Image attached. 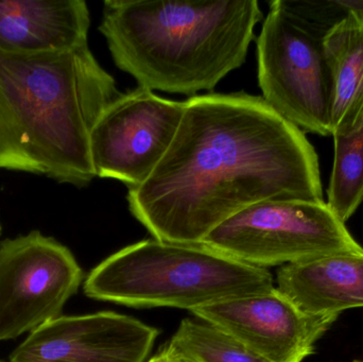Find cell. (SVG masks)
Instances as JSON below:
<instances>
[{"instance_id":"cell-13","label":"cell","mask_w":363,"mask_h":362,"mask_svg":"<svg viewBox=\"0 0 363 362\" xmlns=\"http://www.w3.org/2000/svg\"><path fill=\"white\" fill-rule=\"evenodd\" d=\"M333 79L332 136L363 125V23L352 16L324 36Z\"/></svg>"},{"instance_id":"cell-18","label":"cell","mask_w":363,"mask_h":362,"mask_svg":"<svg viewBox=\"0 0 363 362\" xmlns=\"http://www.w3.org/2000/svg\"><path fill=\"white\" fill-rule=\"evenodd\" d=\"M174 358H176V361H174V362H194L189 361V359L184 358V357H174Z\"/></svg>"},{"instance_id":"cell-17","label":"cell","mask_w":363,"mask_h":362,"mask_svg":"<svg viewBox=\"0 0 363 362\" xmlns=\"http://www.w3.org/2000/svg\"><path fill=\"white\" fill-rule=\"evenodd\" d=\"M174 361H176V358L172 356V352L166 346L157 356L153 357L148 362H174Z\"/></svg>"},{"instance_id":"cell-2","label":"cell","mask_w":363,"mask_h":362,"mask_svg":"<svg viewBox=\"0 0 363 362\" xmlns=\"http://www.w3.org/2000/svg\"><path fill=\"white\" fill-rule=\"evenodd\" d=\"M121 94L89 44L40 55L0 52V169L86 186L97 178L91 133Z\"/></svg>"},{"instance_id":"cell-1","label":"cell","mask_w":363,"mask_h":362,"mask_svg":"<svg viewBox=\"0 0 363 362\" xmlns=\"http://www.w3.org/2000/svg\"><path fill=\"white\" fill-rule=\"evenodd\" d=\"M127 200L155 239L202 244L253 204L324 202V196L319 159L304 132L260 96L241 91L186 100L169 148Z\"/></svg>"},{"instance_id":"cell-21","label":"cell","mask_w":363,"mask_h":362,"mask_svg":"<svg viewBox=\"0 0 363 362\" xmlns=\"http://www.w3.org/2000/svg\"><path fill=\"white\" fill-rule=\"evenodd\" d=\"M362 362H363V361H362Z\"/></svg>"},{"instance_id":"cell-8","label":"cell","mask_w":363,"mask_h":362,"mask_svg":"<svg viewBox=\"0 0 363 362\" xmlns=\"http://www.w3.org/2000/svg\"><path fill=\"white\" fill-rule=\"evenodd\" d=\"M185 101L138 86L121 94L98 119L91 136L96 176L140 186L152 174L178 131Z\"/></svg>"},{"instance_id":"cell-15","label":"cell","mask_w":363,"mask_h":362,"mask_svg":"<svg viewBox=\"0 0 363 362\" xmlns=\"http://www.w3.org/2000/svg\"><path fill=\"white\" fill-rule=\"evenodd\" d=\"M334 167L326 203L345 225L363 202V125L347 135L334 136Z\"/></svg>"},{"instance_id":"cell-3","label":"cell","mask_w":363,"mask_h":362,"mask_svg":"<svg viewBox=\"0 0 363 362\" xmlns=\"http://www.w3.org/2000/svg\"><path fill=\"white\" fill-rule=\"evenodd\" d=\"M262 16L256 0H106L99 31L138 86L194 97L245 63Z\"/></svg>"},{"instance_id":"cell-16","label":"cell","mask_w":363,"mask_h":362,"mask_svg":"<svg viewBox=\"0 0 363 362\" xmlns=\"http://www.w3.org/2000/svg\"><path fill=\"white\" fill-rule=\"evenodd\" d=\"M281 4L324 35L352 16L363 23V0H281Z\"/></svg>"},{"instance_id":"cell-5","label":"cell","mask_w":363,"mask_h":362,"mask_svg":"<svg viewBox=\"0 0 363 362\" xmlns=\"http://www.w3.org/2000/svg\"><path fill=\"white\" fill-rule=\"evenodd\" d=\"M202 244L264 269L328 255H363L362 247L325 201L253 204L218 225Z\"/></svg>"},{"instance_id":"cell-12","label":"cell","mask_w":363,"mask_h":362,"mask_svg":"<svg viewBox=\"0 0 363 362\" xmlns=\"http://www.w3.org/2000/svg\"><path fill=\"white\" fill-rule=\"evenodd\" d=\"M277 288L311 316L363 307V255L337 254L281 266Z\"/></svg>"},{"instance_id":"cell-4","label":"cell","mask_w":363,"mask_h":362,"mask_svg":"<svg viewBox=\"0 0 363 362\" xmlns=\"http://www.w3.org/2000/svg\"><path fill=\"white\" fill-rule=\"evenodd\" d=\"M273 288L268 269L241 263L204 244L155 238L104 259L91 270L83 287L87 297L99 301L189 312Z\"/></svg>"},{"instance_id":"cell-10","label":"cell","mask_w":363,"mask_h":362,"mask_svg":"<svg viewBox=\"0 0 363 362\" xmlns=\"http://www.w3.org/2000/svg\"><path fill=\"white\" fill-rule=\"evenodd\" d=\"M159 331L113 312L60 316L40 325L9 362H144Z\"/></svg>"},{"instance_id":"cell-19","label":"cell","mask_w":363,"mask_h":362,"mask_svg":"<svg viewBox=\"0 0 363 362\" xmlns=\"http://www.w3.org/2000/svg\"><path fill=\"white\" fill-rule=\"evenodd\" d=\"M0 235H1V225H0Z\"/></svg>"},{"instance_id":"cell-9","label":"cell","mask_w":363,"mask_h":362,"mask_svg":"<svg viewBox=\"0 0 363 362\" xmlns=\"http://www.w3.org/2000/svg\"><path fill=\"white\" fill-rule=\"evenodd\" d=\"M196 318L230 334L270 362H303L338 315L301 312L275 287L192 310Z\"/></svg>"},{"instance_id":"cell-7","label":"cell","mask_w":363,"mask_h":362,"mask_svg":"<svg viewBox=\"0 0 363 362\" xmlns=\"http://www.w3.org/2000/svg\"><path fill=\"white\" fill-rule=\"evenodd\" d=\"M83 271L67 247L32 231L0 242V341L62 316Z\"/></svg>"},{"instance_id":"cell-6","label":"cell","mask_w":363,"mask_h":362,"mask_svg":"<svg viewBox=\"0 0 363 362\" xmlns=\"http://www.w3.org/2000/svg\"><path fill=\"white\" fill-rule=\"evenodd\" d=\"M269 6L257 38L262 99L303 132L332 135L333 79L325 35L281 0Z\"/></svg>"},{"instance_id":"cell-14","label":"cell","mask_w":363,"mask_h":362,"mask_svg":"<svg viewBox=\"0 0 363 362\" xmlns=\"http://www.w3.org/2000/svg\"><path fill=\"white\" fill-rule=\"evenodd\" d=\"M168 350L194 362H270L226 332L200 320L185 319Z\"/></svg>"},{"instance_id":"cell-20","label":"cell","mask_w":363,"mask_h":362,"mask_svg":"<svg viewBox=\"0 0 363 362\" xmlns=\"http://www.w3.org/2000/svg\"><path fill=\"white\" fill-rule=\"evenodd\" d=\"M0 362H4V361H0Z\"/></svg>"},{"instance_id":"cell-11","label":"cell","mask_w":363,"mask_h":362,"mask_svg":"<svg viewBox=\"0 0 363 362\" xmlns=\"http://www.w3.org/2000/svg\"><path fill=\"white\" fill-rule=\"evenodd\" d=\"M83 0H0V52L40 55L89 44Z\"/></svg>"}]
</instances>
